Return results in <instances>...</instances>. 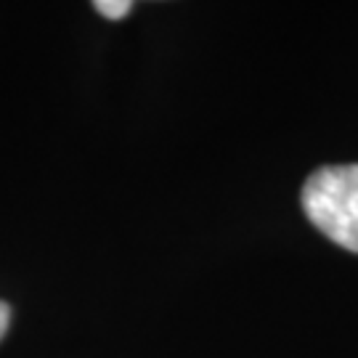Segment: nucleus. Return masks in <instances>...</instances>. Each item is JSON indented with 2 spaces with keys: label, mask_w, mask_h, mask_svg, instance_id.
<instances>
[{
  "label": "nucleus",
  "mask_w": 358,
  "mask_h": 358,
  "mask_svg": "<svg viewBox=\"0 0 358 358\" xmlns=\"http://www.w3.org/2000/svg\"><path fill=\"white\" fill-rule=\"evenodd\" d=\"M300 202L327 239L358 255V162L313 170L303 183Z\"/></svg>",
  "instance_id": "1"
},
{
  "label": "nucleus",
  "mask_w": 358,
  "mask_h": 358,
  "mask_svg": "<svg viewBox=\"0 0 358 358\" xmlns=\"http://www.w3.org/2000/svg\"><path fill=\"white\" fill-rule=\"evenodd\" d=\"M93 8L101 13L103 19L117 22V19H125V16H128L130 8H133V3H130V0H96Z\"/></svg>",
  "instance_id": "2"
},
{
  "label": "nucleus",
  "mask_w": 358,
  "mask_h": 358,
  "mask_svg": "<svg viewBox=\"0 0 358 358\" xmlns=\"http://www.w3.org/2000/svg\"><path fill=\"white\" fill-rule=\"evenodd\" d=\"M8 324H11V306L0 300V340L8 332Z\"/></svg>",
  "instance_id": "3"
}]
</instances>
